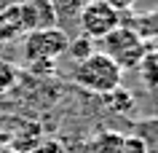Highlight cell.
<instances>
[{
	"mask_svg": "<svg viewBox=\"0 0 158 153\" xmlns=\"http://www.w3.org/2000/svg\"><path fill=\"white\" fill-rule=\"evenodd\" d=\"M121 78H123V70L118 67L113 59H107L102 51H91L86 59L75 62V67H73L75 83L91 94H99V97L113 91V89H118Z\"/></svg>",
	"mask_w": 158,
	"mask_h": 153,
	"instance_id": "obj_1",
	"label": "cell"
},
{
	"mask_svg": "<svg viewBox=\"0 0 158 153\" xmlns=\"http://www.w3.org/2000/svg\"><path fill=\"white\" fill-rule=\"evenodd\" d=\"M137 30V35H139L142 40H158V11H148L145 16H137L134 19V24H129Z\"/></svg>",
	"mask_w": 158,
	"mask_h": 153,
	"instance_id": "obj_10",
	"label": "cell"
},
{
	"mask_svg": "<svg viewBox=\"0 0 158 153\" xmlns=\"http://www.w3.org/2000/svg\"><path fill=\"white\" fill-rule=\"evenodd\" d=\"M115 153H148V148H145V142L137 134H123L118 148H115Z\"/></svg>",
	"mask_w": 158,
	"mask_h": 153,
	"instance_id": "obj_13",
	"label": "cell"
},
{
	"mask_svg": "<svg viewBox=\"0 0 158 153\" xmlns=\"http://www.w3.org/2000/svg\"><path fill=\"white\" fill-rule=\"evenodd\" d=\"M22 19H24V30H46V27H56V8L51 0H30L22 3Z\"/></svg>",
	"mask_w": 158,
	"mask_h": 153,
	"instance_id": "obj_5",
	"label": "cell"
},
{
	"mask_svg": "<svg viewBox=\"0 0 158 153\" xmlns=\"http://www.w3.org/2000/svg\"><path fill=\"white\" fill-rule=\"evenodd\" d=\"M102 100H105V105H107V110L118 113V116H123V113H129V110L134 108L131 91H126L123 86H118V89H113V91L102 94Z\"/></svg>",
	"mask_w": 158,
	"mask_h": 153,
	"instance_id": "obj_9",
	"label": "cell"
},
{
	"mask_svg": "<svg viewBox=\"0 0 158 153\" xmlns=\"http://www.w3.org/2000/svg\"><path fill=\"white\" fill-rule=\"evenodd\" d=\"M14 81H16V70L11 67L8 62H0V91H6Z\"/></svg>",
	"mask_w": 158,
	"mask_h": 153,
	"instance_id": "obj_14",
	"label": "cell"
},
{
	"mask_svg": "<svg viewBox=\"0 0 158 153\" xmlns=\"http://www.w3.org/2000/svg\"><path fill=\"white\" fill-rule=\"evenodd\" d=\"M121 137H123L121 132H99L91 142V153H115Z\"/></svg>",
	"mask_w": 158,
	"mask_h": 153,
	"instance_id": "obj_11",
	"label": "cell"
},
{
	"mask_svg": "<svg viewBox=\"0 0 158 153\" xmlns=\"http://www.w3.org/2000/svg\"><path fill=\"white\" fill-rule=\"evenodd\" d=\"M105 3H107V6H113V8L118 11V14H123V11H129V8H131L137 0H105Z\"/></svg>",
	"mask_w": 158,
	"mask_h": 153,
	"instance_id": "obj_15",
	"label": "cell"
},
{
	"mask_svg": "<svg viewBox=\"0 0 158 153\" xmlns=\"http://www.w3.org/2000/svg\"><path fill=\"white\" fill-rule=\"evenodd\" d=\"M0 153H19V151H14V148H0Z\"/></svg>",
	"mask_w": 158,
	"mask_h": 153,
	"instance_id": "obj_16",
	"label": "cell"
},
{
	"mask_svg": "<svg viewBox=\"0 0 158 153\" xmlns=\"http://www.w3.org/2000/svg\"><path fill=\"white\" fill-rule=\"evenodd\" d=\"M137 70H139L142 83L148 86V89H153V91H158V46L145 51V57H142Z\"/></svg>",
	"mask_w": 158,
	"mask_h": 153,
	"instance_id": "obj_8",
	"label": "cell"
},
{
	"mask_svg": "<svg viewBox=\"0 0 158 153\" xmlns=\"http://www.w3.org/2000/svg\"><path fill=\"white\" fill-rule=\"evenodd\" d=\"M27 32L24 30V19H22V8L19 6H11V8L0 11V40H8V38H16V35Z\"/></svg>",
	"mask_w": 158,
	"mask_h": 153,
	"instance_id": "obj_7",
	"label": "cell"
},
{
	"mask_svg": "<svg viewBox=\"0 0 158 153\" xmlns=\"http://www.w3.org/2000/svg\"><path fill=\"white\" fill-rule=\"evenodd\" d=\"M67 32H62L59 27H46V30H30L24 32V43H22V54L30 62H54L59 57H64L67 51Z\"/></svg>",
	"mask_w": 158,
	"mask_h": 153,
	"instance_id": "obj_3",
	"label": "cell"
},
{
	"mask_svg": "<svg viewBox=\"0 0 158 153\" xmlns=\"http://www.w3.org/2000/svg\"><path fill=\"white\" fill-rule=\"evenodd\" d=\"M99 43H102L99 51L107 59H113L121 70H137L142 57H145V51L150 49L148 43L137 35V30L129 24H118L113 32L99 38Z\"/></svg>",
	"mask_w": 158,
	"mask_h": 153,
	"instance_id": "obj_2",
	"label": "cell"
},
{
	"mask_svg": "<svg viewBox=\"0 0 158 153\" xmlns=\"http://www.w3.org/2000/svg\"><path fill=\"white\" fill-rule=\"evenodd\" d=\"M40 142H43L40 126H38L35 121H24V124L19 126V132L11 137L8 148H14V151H19V153H35V148H40Z\"/></svg>",
	"mask_w": 158,
	"mask_h": 153,
	"instance_id": "obj_6",
	"label": "cell"
},
{
	"mask_svg": "<svg viewBox=\"0 0 158 153\" xmlns=\"http://www.w3.org/2000/svg\"><path fill=\"white\" fill-rule=\"evenodd\" d=\"M94 51V46H91V38H86V35H81L78 40H70L67 43V51L64 54H70L75 62H81V59H86L89 54Z\"/></svg>",
	"mask_w": 158,
	"mask_h": 153,
	"instance_id": "obj_12",
	"label": "cell"
},
{
	"mask_svg": "<svg viewBox=\"0 0 158 153\" xmlns=\"http://www.w3.org/2000/svg\"><path fill=\"white\" fill-rule=\"evenodd\" d=\"M78 19H81L83 35L91 38V40H99V38H105L107 32H113L118 24H123V22H121V14H118L113 6H107V3H83Z\"/></svg>",
	"mask_w": 158,
	"mask_h": 153,
	"instance_id": "obj_4",
	"label": "cell"
}]
</instances>
